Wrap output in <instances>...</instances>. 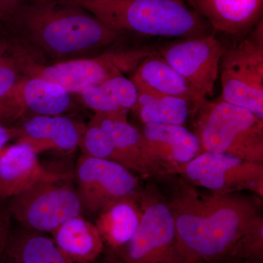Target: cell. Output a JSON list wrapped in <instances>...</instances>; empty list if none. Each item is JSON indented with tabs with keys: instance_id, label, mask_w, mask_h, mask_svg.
<instances>
[{
	"instance_id": "603a6c76",
	"label": "cell",
	"mask_w": 263,
	"mask_h": 263,
	"mask_svg": "<svg viewBox=\"0 0 263 263\" xmlns=\"http://www.w3.org/2000/svg\"><path fill=\"white\" fill-rule=\"evenodd\" d=\"M136 110L141 122L146 124L183 125L193 115L196 105L178 97L155 94L148 90H138Z\"/></svg>"
},
{
	"instance_id": "8992f818",
	"label": "cell",
	"mask_w": 263,
	"mask_h": 263,
	"mask_svg": "<svg viewBox=\"0 0 263 263\" xmlns=\"http://www.w3.org/2000/svg\"><path fill=\"white\" fill-rule=\"evenodd\" d=\"M221 64V100L263 120L262 19L247 37L227 46Z\"/></svg>"
},
{
	"instance_id": "f1b7e54d",
	"label": "cell",
	"mask_w": 263,
	"mask_h": 263,
	"mask_svg": "<svg viewBox=\"0 0 263 263\" xmlns=\"http://www.w3.org/2000/svg\"><path fill=\"white\" fill-rule=\"evenodd\" d=\"M13 138L11 128L5 127L0 123V152L7 146V143Z\"/></svg>"
},
{
	"instance_id": "5b68a950",
	"label": "cell",
	"mask_w": 263,
	"mask_h": 263,
	"mask_svg": "<svg viewBox=\"0 0 263 263\" xmlns=\"http://www.w3.org/2000/svg\"><path fill=\"white\" fill-rule=\"evenodd\" d=\"M157 49L152 46L108 49L87 58L50 65L31 61L20 52L22 69L27 78L37 77L57 83L70 93H79L116 76L137 69Z\"/></svg>"
},
{
	"instance_id": "d6a6232c",
	"label": "cell",
	"mask_w": 263,
	"mask_h": 263,
	"mask_svg": "<svg viewBox=\"0 0 263 263\" xmlns=\"http://www.w3.org/2000/svg\"><path fill=\"white\" fill-rule=\"evenodd\" d=\"M3 263H16V262H9V261H5V260H4V259H3Z\"/></svg>"
},
{
	"instance_id": "277c9868",
	"label": "cell",
	"mask_w": 263,
	"mask_h": 263,
	"mask_svg": "<svg viewBox=\"0 0 263 263\" xmlns=\"http://www.w3.org/2000/svg\"><path fill=\"white\" fill-rule=\"evenodd\" d=\"M202 152L263 164V120L221 98L202 100L192 116Z\"/></svg>"
},
{
	"instance_id": "30bf717a",
	"label": "cell",
	"mask_w": 263,
	"mask_h": 263,
	"mask_svg": "<svg viewBox=\"0 0 263 263\" xmlns=\"http://www.w3.org/2000/svg\"><path fill=\"white\" fill-rule=\"evenodd\" d=\"M141 200L144 205L134 236L112 252L122 263H176V226L167 202L143 195Z\"/></svg>"
},
{
	"instance_id": "cb8c5ba5",
	"label": "cell",
	"mask_w": 263,
	"mask_h": 263,
	"mask_svg": "<svg viewBox=\"0 0 263 263\" xmlns=\"http://www.w3.org/2000/svg\"><path fill=\"white\" fill-rule=\"evenodd\" d=\"M26 78L16 46L0 33V123L4 126L13 91Z\"/></svg>"
},
{
	"instance_id": "f546056e",
	"label": "cell",
	"mask_w": 263,
	"mask_h": 263,
	"mask_svg": "<svg viewBox=\"0 0 263 263\" xmlns=\"http://www.w3.org/2000/svg\"><path fill=\"white\" fill-rule=\"evenodd\" d=\"M92 263H122L119 260V258H118L117 256L116 255L115 253L114 252H112L111 250L106 251V253H105V255L103 258L100 259V257H99L96 261H95L94 262Z\"/></svg>"
},
{
	"instance_id": "1f68e13d",
	"label": "cell",
	"mask_w": 263,
	"mask_h": 263,
	"mask_svg": "<svg viewBox=\"0 0 263 263\" xmlns=\"http://www.w3.org/2000/svg\"><path fill=\"white\" fill-rule=\"evenodd\" d=\"M231 263H255V262H247V261H240V262H233Z\"/></svg>"
},
{
	"instance_id": "e0dca14e",
	"label": "cell",
	"mask_w": 263,
	"mask_h": 263,
	"mask_svg": "<svg viewBox=\"0 0 263 263\" xmlns=\"http://www.w3.org/2000/svg\"><path fill=\"white\" fill-rule=\"evenodd\" d=\"M127 112L96 113L91 124H96L107 135L129 171L142 175H155L148 156L142 132L128 122Z\"/></svg>"
},
{
	"instance_id": "9a60e30c",
	"label": "cell",
	"mask_w": 263,
	"mask_h": 263,
	"mask_svg": "<svg viewBox=\"0 0 263 263\" xmlns=\"http://www.w3.org/2000/svg\"><path fill=\"white\" fill-rule=\"evenodd\" d=\"M11 128V127H10ZM13 138L27 143L36 153L57 149L71 151L79 146L84 129L63 116H35L11 128Z\"/></svg>"
},
{
	"instance_id": "d6986e66",
	"label": "cell",
	"mask_w": 263,
	"mask_h": 263,
	"mask_svg": "<svg viewBox=\"0 0 263 263\" xmlns=\"http://www.w3.org/2000/svg\"><path fill=\"white\" fill-rule=\"evenodd\" d=\"M53 240L73 263H92L105 249L95 224L81 215L75 216L51 232Z\"/></svg>"
},
{
	"instance_id": "52a82bcc",
	"label": "cell",
	"mask_w": 263,
	"mask_h": 263,
	"mask_svg": "<svg viewBox=\"0 0 263 263\" xmlns=\"http://www.w3.org/2000/svg\"><path fill=\"white\" fill-rule=\"evenodd\" d=\"M59 182L44 181L6 200L12 219L23 228L51 233L84 210L78 192Z\"/></svg>"
},
{
	"instance_id": "4fadbf2b",
	"label": "cell",
	"mask_w": 263,
	"mask_h": 263,
	"mask_svg": "<svg viewBox=\"0 0 263 263\" xmlns=\"http://www.w3.org/2000/svg\"><path fill=\"white\" fill-rule=\"evenodd\" d=\"M69 177L43 167L27 143L17 142L0 152V200H8L40 182H60Z\"/></svg>"
},
{
	"instance_id": "7402d4cb",
	"label": "cell",
	"mask_w": 263,
	"mask_h": 263,
	"mask_svg": "<svg viewBox=\"0 0 263 263\" xmlns=\"http://www.w3.org/2000/svg\"><path fill=\"white\" fill-rule=\"evenodd\" d=\"M85 106L96 113L127 112L134 110L138 100V91L131 79L116 76L102 84L79 93Z\"/></svg>"
},
{
	"instance_id": "484cf974",
	"label": "cell",
	"mask_w": 263,
	"mask_h": 263,
	"mask_svg": "<svg viewBox=\"0 0 263 263\" xmlns=\"http://www.w3.org/2000/svg\"><path fill=\"white\" fill-rule=\"evenodd\" d=\"M263 257V217L259 214L240 238L230 262L260 263Z\"/></svg>"
},
{
	"instance_id": "9c48e42d",
	"label": "cell",
	"mask_w": 263,
	"mask_h": 263,
	"mask_svg": "<svg viewBox=\"0 0 263 263\" xmlns=\"http://www.w3.org/2000/svg\"><path fill=\"white\" fill-rule=\"evenodd\" d=\"M78 194L84 210L100 214L118 202L141 200L136 176L122 164L82 154L76 167Z\"/></svg>"
},
{
	"instance_id": "7c38bea8",
	"label": "cell",
	"mask_w": 263,
	"mask_h": 263,
	"mask_svg": "<svg viewBox=\"0 0 263 263\" xmlns=\"http://www.w3.org/2000/svg\"><path fill=\"white\" fill-rule=\"evenodd\" d=\"M142 134L155 175H169L202 152L197 137L183 125L146 124Z\"/></svg>"
},
{
	"instance_id": "ba28073f",
	"label": "cell",
	"mask_w": 263,
	"mask_h": 263,
	"mask_svg": "<svg viewBox=\"0 0 263 263\" xmlns=\"http://www.w3.org/2000/svg\"><path fill=\"white\" fill-rule=\"evenodd\" d=\"M190 182L213 194L253 192L262 198L263 164L242 160L234 156L202 152L193 160L173 170Z\"/></svg>"
},
{
	"instance_id": "7a4b0ae2",
	"label": "cell",
	"mask_w": 263,
	"mask_h": 263,
	"mask_svg": "<svg viewBox=\"0 0 263 263\" xmlns=\"http://www.w3.org/2000/svg\"><path fill=\"white\" fill-rule=\"evenodd\" d=\"M167 204L176 226V263L229 262L260 214L259 202L252 197L238 193L202 195L185 182Z\"/></svg>"
},
{
	"instance_id": "4dcf8cb0",
	"label": "cell",
	"mask_w": 263,
	"mask_h": 263,
	"mask_svg": "<svg viewBox=\"0 0 263 263\" xmlns=\"http://www.w3.org/2000/svg\"><path fill=\"white\" fill-rule=\"evenodd\" d=\"M57 1L68 3V4L75 5L76 3H79V2L82 1V0H57Z\"/></svg>"
},
{
	"instance_id": "5bb4252c",
	"label": "cell",
	"mask_w": 263,
	"mask_h": 263,
	"mask_svg": "<svg viewBox=\"0 0 263 263\" xmlns=\"http://www.w3.org/2000/svg\"><path fill=\"white\" fill-rule=\"evenodd\" d=\"M71 93L57 83L37 77L26 78L12 95L7 125L30 110L36 116H60L73 107Z\"/></svg>"
},
{
	"instance_id": "3957f363",
	"label": "cell",
	"mask_w": 263,
	"mask_h": 263,
	"mask_svg": "<svg viewBox=\"0 0 263 263\" xmlns=\"http://www.w3.org/2000/svg\"><path fill=\"white\" fill-rule=\"evenodd\" d=\"M75 5L122 32L179 39L214 33L210 24L182 0H82Z\"/></svg>"
},
{
	"instance_id": "44dd1931",
	"label": "cell",
	"mask_w": 263,
	"mask_h": 263,
	"mask_svg": "<svg viewBox=\"0 0 263 263\" xmlns=\"http://www.w3.org/2000/svg\"><path fill=\"white\" fill-rule=\"evenodd\" d=\"M141 216L136 200H122L99 214L95 226L108 249L117 251L134 236Z\"/></svg>"
},
{
	"instance_id": "d4e9b609",
	"label": "cell",
	"mask_w": 263,
	"mask_h": 263,
	"mask_svg": "<svg viewBox=\"0 0 263 263\" xmlns=\"http://www.w3.org/2000/svg\"><path fill=\"white\" fill-rule=\"evenodd\" d=\"M79 146L81 147L84 155L112 161L124 166V160L114 146L111 140L96 124L89 123V126L85 128Z\"/></svg>"
},
{
	"instance_id": "2e32d148",
	"label": "cell",
	"mask_w": 263,
	"mask_h": 263,
	"mask_svg": "<svg viewBox=\"0 0 263 263\" xmlns=\"http://www.w3.org/2000/svg\"><path fill=\"white\" fill-rule=\"evenodd\" d=\"M202 18L218 31L240 36L262 19L263 0H188Z\"/></svg>"
},
{
	"instance_id": "83f0119b",
	"label": "cell",
	"mask_w": 263,
	"mask_h": 263,
	"mask_svg": "<svg viewBox=\"0 0 263 263\" xmlns=\"http://www.w3.org/2000/svg\"><path fill=\"white\" fill-rule=\"evenodd\" d=\"M25 0H0V22L5 20Z\"/></svg>"
},
{
	"instance_id": "4316f807",
	"label": "cell",
	"mask_w": 263,
	"mask_h": 263,
	"mask_svg": "<svg viewBox=\"0 0 263 263\" xmlns=\"http://www.w3.org/2000/svg\"><path fill=\"white\" fill-rule=\"evenodd\" d=\"M11 228V221L8 216L0 214V263H3L5 243Z\"/></svg>"
},
{
	"instance_id": "836d02e7",
	"label": "cell",
	"mask_w": 263,
	"mask_h": 263,
	"mask_svg": "<svg viewBox=\"0 0 263 263\" xmlns=\"http://www.w3.org/2000/svg\"><path fill=\"white\" fill-rule=\"evenodd\" d=\"M195 263H207V262H202V261H197V262H195Z\"/></svg>"
},
{
	"instance_id": "ffe728a7",
	"label": "cell",
	"mask_w": 263,
	"mask_h": 263,
	"mask_svg": "<svg viewBox=\"0 0 263 263\" xmlns=\"http://www.w3.org/2000/svg\"><path fill=\"white\" fill-rule=\"evenodd\" d=\"M3 259L16 263H73L51 238L23 227L15 231L10 228Z\"/></svg>"
},
{
	"instance_id": "6da1fadb",
	"label": "cell",
	"mask_w": 263,
	"mask_h": 263,
	"mask_svg": "<svg viewBox=\"0 0 263 263\" xmlns=\"http://www.w3.org/2000/svg\"><path fill=\"white\" fill-rule=\"evenodd\" d=\"M3 34L31 61L41 65L87 58L120 39L123 32L79 5L25 0L3 22Z\"/></svg>"
},
{
	"instance_id": "8fae6325",
	"label": "cell",
	"mask_w": 263,
	"mask_h": 263,
	"mask_svg": "<svg viewBox=\"0 0 263 263\" xmlns=\"http://www.w3.org/2000/svg\"><path fill=\"white\" fill-rule=\"evenodd\" d=\"M227 49L214 33L166 43L157 53L182 76L200 99L212 98L219 63Z\"/></svg>"
},
{
	"instance_id": "ac0fdd59",
	"label": "cell",
	"mask_w": 263,
	"mask_h": 263,
	"mask_svg": "<svg viewBox=\"0 0 263 263\" xmlns=\"http://www.w3.org/2000/svg\"><path fill=\"white\" fill-rule=\"evenodd\" d=\"M131 80L138 90H148L157 95L183 98L195 104L196 109L199 103L205 100L199 98L182 76L157 52L140 64Z\"/></svg>"
}]
</instances>
